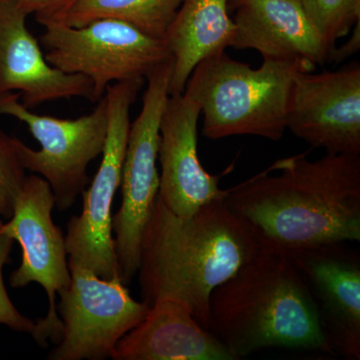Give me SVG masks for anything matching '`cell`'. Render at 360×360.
Segmentation results:
<instances>
[{
    "mask_svg": "<svg viewBox=\"0 0 360 360\" xmlns=\"http://www.w3.org/2000/svg\"><path fill=\"white\" fill-rule=\"evenodd\" d=\"M229 188L225 201L265 246L290 251L360 240V155L276 160Z\"/></svg>",
    "mask_w": 360,
    "mask_h": 360,
    "instance_id": "6da1fadb",
    "label": "cell"
},
{
    "mask_svg": "<svg viewBox=\"0 0 360 360\" xmlns=\"http://www.w3.org/2000/svg\"><path fill=\"white\" fill-rule=\"evenodd\" d=\"M264 243L224 200L180 217L156 198L142 238L139 274L149 307L179 303L208 330L212 291L255 257Z\"/></svg>",
    "mask_w": 360,
    "mask_h": 360,
    "instance_id": "7a4b0ae2",
    "label": "cell"
},
{
    "mask_svg": "<svg viewBox=\"0 0 360 360\" xmlns=\"http://www.w3.org/2000/svg\"><path fill=\"white\" fill-rule=\"evenodd\" d=\"M208 330L234 359L267 348L335 356L290 253L270 246L212 291Z\"/></svg>",
    "mask_w": 360,
    "mask_h": 360,
    "instance_id": "3957f363",
    "label": "cell"
},
{
    "mask_svg": "<svg viewBox=\"0 0 360 360\" xmlns=\"http://www.w3.org/2000/svg\"><path fill=\"white\" fill-rule=\"evenodd\" d=\"M314 70L305 60H264L253 70L221 51L196 65L184 94L200 106L207 139L255 135L277 141L288 129L296 73Z\"/></svg>",
    "mask_w": 360,
    "mask_h": 360,
    "instance_id": "277c9868",
    "label": "cell"
},
{
    "mask_svg": "<svg viewBox=\"0 0 360 360\" xmlns=\"http://www.w3.org/2000/svg\"><path fill=\"white\" fill-rule=\"evenodd\" d=\"M174 59L155 68L148 79L139 116L130 125L123 162L122 205L112 217L118 274L129 284L139 271L142 238L158 191L160 174L156 162L160 141V122L169 98Z\"/></svg>",
    "mask_w": 360,
    "mask_h": 360,
    "instance_id": "5b68a950",
    "label": "cell"
},
{
    "mask_svg": "<svg viewBox=\"0 0 360 360\" xmlns=\"http://www.w3.org/2000/svg\"><path fill=\"white\" fill-rule=\"evenodd\" d=\"M20 92L0 96V115L25 123L39 142V150H34L14 139L23 167L49 182L56 208L65 212L89 182V163L103 155L108 127L106 97L97 101L94 111L77 120L37 115L20 103Z\"/></svg>",
    "mask_w": 360,
    "mask_h": 360,
    "instance_id": "8992f818",
    "label": "cell"
},
{
    "mask_svg": "<svg viewBox=\"0 0 360 360\" xmlns=\"http://www.w3.org/2000/svg\"><path fill=\"white\" fill-rule=\"evenodd\" d=\"M44 28L39 42L47 63L63 72L89 78L94 84L92 103L103 98L112 82L146 79L172 58L165 42L122 21L101 20L82 27L51 23Z\"/></svg>",
    "mask_w": 360,
    "mask_h": 360,
    "instance_id": "52a82bcc",
    "label": "cell"
},
{
    "mask_svg": "<svg viewBox=\"0 0 360 360\" xmlns=\"http://www.w3.org/2000/svg\"><path fill=\"white\" fill-rule=\"evenodd\" d=\"M144 82V78L123 80L106 89L108 127L103 160L89 188L82 193V213L71 217L68 224L65 248L68 258L94 270L103 278L118 274L111 207L122 182L131 125L130 110Z\"/></svg>",
    "mask_w": 360,
    "mask_h": 360,
    "instance_id": "ba28073f",
    "label": "cell"
},
{
    "mask_svg": "<svg viewBox=\"0 0 360 360\" xmlns=\"http://www.w3.org/2000/svg\"><path fill=\"white\" fill-rule=\"evenodd\" d=\"M71 283L59 293L63 335L51 360L110 359L118 341L143 321L150 307L137 302L120 276L103 278L68 258Z\"/></svg>",
    "mask_w": 360,
    "mask_h": 360,
    "instance_id": "9c48e42d",
    "label": "cell"
},
{
    "mask_svg": "<svg viewBox=\"0 0 360 360\" xmlns=\"http://www.w3.org/2000/svg\"><path fill=\"white\" fill-rule=\"evenodd\" d=\"M54 206L56 200L49 182L39 175H30L14 203L13 215L1 225V231L18 241L22 250L21 264L11 274V285L21 288L37 283L49 298V311L37 321L32 333L40 347H46L49 340L58 343L63 338L56 295L71 283L65 236L52 219Z\"/></svg>",
    "mask_w": 360,
    "mask_h": 360,
    "instance_id": "30bf717a",
    "label": "cell"
},
{
    "mask_svg": "<svg viewBox=\"0 0 360 360\" xmlns=\"http://www.w3.org/2000/svg\"><path fill=\"white\" fill-rule=\"evenodd\" d=\"M296 73L288 129L326 155H360V65Z\"/></svg>",
    "mask_w": 360,
    "mask_h": 360,
    "instance_id": "8fae6325",
    "label": "cell"
},
{
    "mask_svg": "<svg viewBox=\"0 0 360 360\" xmlns=\"http://www.w3.org/2000/svg\"><path fill=\"white\" fill-rule=\"evenodd\" d=\"M335 356L360 359V253L348 243L288 251Z\"/></svg>",
    "mask_w": 360,
    "mask_h": 360,
    "instance_id": "7c38bea8",
    "label": "cell"
},
{
    "mask_svg": "<svg viewBox=\"0 0 360 360\" xmlns=\"http://www.w3.org/2000/svg\"><path fill=\"white\" fill-rule=\"evenodd\" d=\"M200 115L198 104L182 94L169 96L161 118L158 198L180 217H191L202 206L224 200L229 193L219 187L221 175L208 174L198 158Z\"/></svg>",
    "mask_w": 360,
    "mask_h": 360,
    "instance_id": "4fadbf2b",
    "label": "cell"
},
{
    "mask_svg": "<svg viewBox=\"0 0 360 360\" xmlns=\"http://www.w3.org/2000/svg\"><path fill=\"white\" fill-rule=\"evenodd\" d=\"M28 14L13 2L0 0V96L18 90L23 105L84 97L92 101L89 78L71 75L47 63L39 42L26 25Z\"/></svg>",
    "mask_w": 360,
    "mask_h": 360,
    "instance_id": "5bb4252c",
    "label": "cell"
},
{
    "mask_svg": "<svg viewBox=\"0 0 360 360\" xmlns=\"http://www.w3.org/2000/svg\"><path fill=\"white\" fill-rule=\"evenodd\" d=\"M236 11L233 49H253L264 60L328 63L331 49L300 0H239Z\"/></svg>",
    "mask_w": 360,
    "mask_h": 360,
    "instance_id": "9a60e30c",
    "label": "cell"
},
{
    "mask_svg": "<svg viewBox=\"0 0 360 360\" xmlns=\"http://www.w3.org/2000/svg\"><path fill=\"white\" fill-rule=\"evenodd\" d=\"M115 360H236L179 303L160 300L118 341Z\"/></svg>",
    "mask_w": 360,
    "mask_h": 360,
    "instance_id": "2e32d148",
    "label": "cell"
},
{
    "mask_svg": "<svg viewBox=\"0 0 360 360\" xmlns=\"http://www.w3.org/2000/svg\"><path fill=\"white\" fill-rule=\"evenodd\" d=\"M236 32L229 0H182L163 39L174 59L169 96L184 94L196 65L231 47Z\"/></svg>",
    "mask_w": 360,
    "mask_h": 360,
    "instance_id": "e0dca14e",
    "label": "cell"
},
{
    "mask_svg": "<svg viewBox=\"0 0 360 360\" xmlns=\"http://www.w3.org/2000/svg\"><path fill=\"white\" fill-rule=\"evenodd\" d=\"M182 0H75L41 23L82 27L101 20L122 21L163 41Z\"/></svg>",
    "mask_w": 360,
    "mask_h": 360,
    "instance_id": "ac0fdd59",
    "label": "cell"
},
{
    "mask_svg": "<svg viewBox=\"0 0 360 360\" xmlns=\"http://www.w3.org/2000/svg\"><path fill=\"white\" fill-rule=\"evenodd\" d=\"M311 25L333 51L360 18V0H300ZM331 52V51H330Z\"/></svg>",
    "mask_w": 360,
    "mask_h": 360,
    "instance_id": "d6986e66",
    "label": "cell"
},
{
    "mask_svg": "<svg viewBox=\"0 0 360 360\" xmlns=\"http://www.w3.org/2000/svg\"><path fill=\"white\" fill-rule=\"evenodd\" d=\"M13 137L0 127V219H9L26 179Z\"/></svg>",
    "mask_w": 360,
    "mask_h": 360,
    "instance_id": "ffe728a7",
    "label": "cell"
},
{
    "mask_svg": "<svg viewBox=\"0 0 360 360\" xmlns=\"http://www.w3.org/2000/svg\"><path fill=\"white\" fill-rule=\"evenodd\" d=\"M1 225L2 222L0 224V324H4L18 333L32 335L34 329V322L20 314L14 307L4 284V267L11 262L14 240L1 231Z\"/></svg>",
    "mask_w": 360,
    "mask_h": 360,
    "instance_id": "44dd1931",
    "label": "cell"
},
{
    "mask_svg": "<svg viewBox=\"0 0 360 360\" xmlns=\"http://www.w3.org/2000/svg\"><path fill=\"white\" fill-rule=\"evenodd\" d=\"M22 9L28 15H34L41 25L54 14L63 11L75 0H8Z\"/></svg>",
    "mask_w": 360,
    "mask_h": 360,
    "instance_id": "7402d4cb",
    "label": "cell"
},
{
    "mask_svg": "<svg viewBox=\"0 0 360 360\" xmlns=\"http://www.w3.org/2000/svg\"><path fill=\"white\" fill-rule=\"evenodd\" d=\"M354 33L350 37L349 40L340 46V49L335 47L329 53L328 63H340L345 60L352 54L356 53L359 51L360 47V18L355 23Z\"/></svg>",
    "mask_w": 360,
    "mask_h": 360,
    "instance_id": "603a6c76",
    "label": "cell"
},
{
    "mask_svg": "<svg viewBox=\"0 0 360 360\" xmlns=\"http://www.w3.org/2000/svg\"><path fill=\"white\" fill-rule=\"evenodd\" d=\"M239 0H229V11H232V9H236V6H238Z\"/></svg>",
    "mask_w": 360,
    "mask_h": 360,
    "instance_id": "cb8c5ba5",
    "label": "cell"
},
{
    "mask_svg": "<svg viewBox=\"0 0 360 360\" xmlns=\"http://www.w3.org/2000/svg\"><path fill=\"white\" fill-rule=\"evenodd\" d=\"M1 222H4V221H2V219H0V224H1Z\"/></svg>",
    "mask_w": 360,
    "mask_h": 360,
    "instance_id": "d4e9b609",
    "label": "cell"
}]
</instances>
